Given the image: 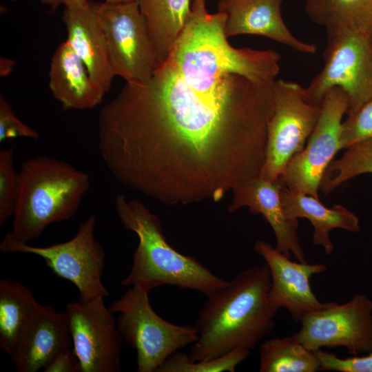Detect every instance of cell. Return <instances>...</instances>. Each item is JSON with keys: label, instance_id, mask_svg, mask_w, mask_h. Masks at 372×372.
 <instances>
[{"label": "cell", "instance_id": "obj_1", "mask_svg": "<svg viewBox=\"0 0 372 372\" xmlns=\"http://www.w3.org/2000/svg\"><path fill=\"white\" fill-rule=\"evenodd\" d=\"M218 21L192 16L167 59L98 114V148L124 187L165 205L218 202L260 176L275 81Z\"/></svg>", "mask_w": 372, "mask_h": 372}, {"label": "cell", "instance_id": "obj_2", "mask_svg": "<svg viewBox=\"0 0 372 372\" xmlns=\"http://www.w3.org/2000/svg\"><path fill=\"white\" fill-rule=\"evenodd\" d=\"M267 263L243 270L207 297L196 320L198 338L189 360L219 357L233 350H251L272 331L278 309L268 297Z\"/></svg>", "mask_w": 372, "mask_h": 372}, {"label": "cell", "instance_id": "obj_3", "mask_svg": "<svg viewBox=\"0 0 372 372\" xmlns=\"http://www.w3.org/2000/svg\"><path fill=\"white\" fill-rule=\"evenodd\" d=\"M114 205L123 225L138 238L130 271L121 282L123 286L137 285L150 291L161 285H172L208 297L227 283L196 258L170 246L158 217L140 200L118 194Z\"/></svg>", "mask_w": 372, "mask_h": 372}, {"label": "cell", "instance_id": "obj_4", "mask_svg": "<svg viewBox=\"0 0 372 372\" xmlns=\"http://www.w3.org/2000/svg\"><path fill=\"white\" fill-rule=\"evenodd\" d=\"M19 176L12 228L6 236L23 243L37 238L50 224L71 219L90 187L87 173L43 155L26 160Z\"/></svg>", "mask_w": 372, "mask_h": 372}, {"label": "cell", "instance_id": "obj_5", "mask_svg": "<svg viewBox=\"0 0 372 372\" xmlns=\"http://www.w3.org/2000/svg\"><path fill=\"white\" fill-rule=\"evenodd\" d=\"M149 291L132 286L110 309L119 316L117 326L123 341L136 352L138 372H156L174 352L198 338L195 325L166 321L151 307Z\"/></svg>", "mask_w": 372, "mask_h": 372}, {"label": "cell", "instance_id": "obj_6", "mask_svg": "<svg viewBox=\"0 0 372 372\" xmlns=\"http://www.w3.org/2000/svg\"><path fill=\"white\" fill-rule=\"evenodd\" d=\"M324 66L304 87V100L320 106L326 93L341 88L349 100L348 114L372 99V37L358 30L327 34Z\"/></svg>", "mask_w": 372, "mask_h": 372}, {"label": "cell", "instance_id": "obj_7", "mask_svg": "<svg viewBox=\"0 0 372 372\" xmlns=\"http://www.w3.org/2000/svg\"><path fill=\"white\" fill-rule=\"evenodd\" d=\"M96 214H90L70 240L48 247H34L13 240L6 236L0 243L3 254H31L41 257L57 276L71 282L78 289L79 300L105 298L110 293L103 283L105 250L95 238Z\"/></svg>", "mask_w": 372, "mask_h": 372}, {"label": "cell", "instance_id": "obj_8", "mask_svg": "<svg viewBox=\"0 0 372 372\" xmlns=\"http://www.w3.org/2000/svg\"><path fill=\"white\" fill-rule=\"evenodd\" d=\"M95 5L115 75L127 83L147 82L160 62L138 2Z\"/></svg>", "mask_w": 372, "mask_h": 372}, {"label": "cell", "instance_id": "obj_9", "mask_svg": "<svg viewBox=\"0 0 372 372\" xmlns=\"http://www.w3.org/2000/svg\"><path fill=\"white\" fill-rule=\"evenodd\" d=\"M299 83L276 80L274 108L268 124L265 160L260 176L274 182L304 147L318 122L320 107L307 103Z\"/></svg>", "mask_w": 372, "mask_h": 372}, {"label": "cell", "instance_id": "obj_10", "mask_svg": "<svg viewBox=\"0 0 372 372\" xmlns=\"http://www.w3.org/2000/svg\"><path fill=\"white\" fill-rule=\"evenodd\" d=\"M293 334L306 348L344 347L353 355L372 351V301L357 294L344 304L328 302L307 313Z\"/></svg>", "mask_w": 372, "mask_h": 372}, {"label": "cell", "instance_id": "obj_11", "mask_svg": "<svg viewBox=\"0 0 372 372\" xmlns=\"http://www.w3.org/2000/svg\"><path fill=\"white\" fill-rule=\"evenodd\" d=\"M348 110L349 100L341 88L335 87L326 93L307 146L290 160L279 178L290 190L319 198L324 173L342 149V119Z\"/></svg>", "mask_w": 372, "mask_h": 372}, {"label": "cell", "instance_id": "obj_12", "mask_svg": "<svg viewBox=\"0 0 372 372\" xmlns=\"http://www.w3.org/2000/svg\"><path fill=\"white\" fill-rule=\"evenodd\" d=\"M103 297L69 302L65 313L80 372H118L123 340Z\"/></svg>", "mask_w": 372, "mask_h": 372}, {"label": "cell", "instance_id": "obj_13", "mask_svg": "<svg viewBox=\"0 0 372 372\" xmlns=\"http://www.w3.org/2000/svg\"><path fill=\"white\" fill-rule=\"evenodd\" d=\"M254 250L269 267L271 286L268 297L274 307L287 309L296 322H300L307 313L322 307L323 302L313 292L310 278L324 272L327 269L324 264L292 261L264 240H257Z\"/></svg>", "mask_w": 372, "mask_h": 372}, {"label": "cell", "instance_id": "obj_14", "mask_svg": "<svg viewBox=\"0 0 372 372\" xmlns=\"http://www.w3.org/2000/svg\"><path fill=\"white\" fill-rule=\"evenodd\" d=\"M65 312L40 304L19 338L11 355L18 372L44 369L59 353L72 348Z\"/></svg>", "mask_w": 372, "mask_h": 372}, {"label": "cell", "instance_id": "obj_15", "mask_svg": "<svg viewBox=\"0 0 372 372\" xmlns=\"http://www.w3.org/2000/svg\"><path fill=\"white\" fill-rule=\"evenodd\" d=\"M281 181L271 182L257 177L234 189L232 200L227 207L234 213L244 207L256 215L260 214L271 226L276 240V249L287 257L293 255L297 261L306 262L298 238V219L285 213L280 196Z\"/></svg>", "mask_w": 372, "mask_h": 372}, {"label": "cell", "instance_id": "obj_16", "mask_svg": "<svg viewBox=\"0 0 372 372\" xmlns=\"http://www.w3.org/2000/svg\"><path fill=\"white\" fill-rule=\"evenodd\" d=\"M282 0H218V12L225 14V33L230 37L254 34L271 39L304 54L317 46L298 39L284 22Z\"/></svg>", "mask_w": 372, "mask_h": 372}, {"label": "cell", "instance_id": "obj_17", "mask_svg": "<svg viewBox=\"0 0 372 372\" xmlns=\"http://www.w3.org/2000/svg\"><path fill=\"white\" fill-rule=\"evenodd\" d=\"M62 20L68 33L66 41L83 62L93 82L105 94L116 75L95 2L90 1L84 7L64 8Z\"/></svg>", "mask_w": 372, "mask_h": 372}, {"label": "cell", "instance_id": "obj_18", "mask_svg": "<svg viewBox=\"0 0 372 372\" xmlns=\"http://www.w3.org/2000/svg\"><path fill=\"white\" fill-rule=\"evenodd\" d=\"M49 87L64 110L92 109L105 94L92 80L81 59L67 41L61 43L51 58Z\"/></svg>", "mask_w": 372, "mask_h": 372}, {"label": "cell", "instance_id": "obj_19", "mask_svg": "<svg viewBox=\"0 0 372 372\" xmlns=\"http://www.w3.org/2000/svg\"><path fill=\"white\" fill-rule=\"evenodd\" d=\"M280 196L288 218H303L311 222L313 227V244L322 247L327 255H331L334 249L329 235L333 229L338 228L350 232L360 230L357 216L341 205L327 207L319 198L291 191L282 181Z\"/></svg>", "mask_w": 372, "mask_h": 372}, {"label": "cell", "instance_id": "obj_20", "mask_svg": "<svg viewBox=\"0 0 372 372\" xmlns=\"http://www.w3.org/2000/svg\"><path fill=\"white\" fill-rule=\"evenodd\" d=\"M191 0H136L158 59L165 61L191 12Z\"/></svg>", "mask_w": 372, "mask_h": 372}, {"label": "cell", "instance_id": "obj_21", "mask_svg": "<svg viewBox=\"0 0 372 372\" xmlns=\"http://www.w3.org/2000/svg\"><path fill=\"white\" fill-rule=\"evenodd\" d=\"M32 290L10 278L0 280V349L11 355L40 306Z\"/></svg>", "mask_w": 372, "mask_h": 372}, {"label": "cell", "instance_id": "obj_22", "mask_svg": "<svg viewBox=\"0 0 372 372\" xmlns=\"http://www.w3.org/2000/svg\"><path fill=\"white\" fill-rule=\"evenodd\" d=\"M304 10L327 34L346 30L371 34L372 0H305Z\"/></svg>", "mask_w": 372, "mask_h": 372}, {"label": "cell", "instance_id": "obj_23", "mask_svg": "<svg viewBox=\"0 0 372 372\" xmlns=\"http://www.w3.org/2000/svg\"><path fill=\"white\" fill-rule=\"evenodd\" d=\"M260 372H316L320 371L316 353L291 335L265 340L259 348Z\"/></svg>", "mask_w": 372, "mask_h": 372}, {"label": "cell", "instance_id": "obj_24", "mask_svg": "<svg viewBox=\"0 0 372 372\" xmlns=\"http://www.w3.org/2000/svg\"><path fill=\"white\" fill-rule=\"evenodd\" d=\"M367 173L372 174V139L349 147L340 158L333 161L324 173L320 189L330 193L344 182Z\"/></svg>", "mask_w": 372, "mask_h": 372}, {"label": "cell", "instance_id": "obj_25", "mask_svg": "<svg viewBox=\"0 0 372 372\" xmlns=\"http://www.w3.org/2000/svg\"><path fill=\"white\" fill-rule=\"evenodd\" d=\"M249 353L250 350L238 349L217 358L192 361L188 354L177 351L167 358L156 372H234Z\"/></svg>", "mask_w": 372, "mask_h": 372}, {"label": "cell", "instance_id": "obj_26", "mask_svg": "<svg viewBox=\"0 0 372 372\" xmlns=\"http://www.w3.org/2000/svg\"><path fill=\"white\" fill-rule=\"evenodd\" d=\"M14 152V147L0 149V226L13 216L19 196L20 176Z\"/></svg>", "mask_w": 372, "mask_h": 372}, {"label": "cell", "instance_id": "obj_27", "mask_svg": "<svg viewBox=\"0 0 372 372\" xmlns=\"http://www.w3.org/2000/svg\"><path fill=\"white\" fill-rule=\"evenodd\" d=\"M372 139V99L342 122L340 132L342 149Z\"/></svg>", "mask_w": 372, "mask_h": 372}, {"label": "cell", "instance_id": "obj_28", "mask_svg": "<svg viewBox=\"0 0 372 372\" xmlns=\"http://www.w3.org/2000/svg\"><path fill=\"white\" fill-rule=\"evenodd\" d=\"M17 137L28 138L38 141L40 135L17 116L12 105L4 96L0 95V141Z\"/></svg>", "mask_w": 372, "mask_h": 372}, {"label": "cell", "instance_id": "obj_29", "mask_svg": "<svg viewBox=\"0 0 372 372\" xmlns=\"http://www.w3.org/2000/svg\"><path fill=\"white\" fill-rule=\"evenodd\" d=\"M316 353L320 370L339 372H372V351L365 355L340 358L336 355L319 349Z\"/></svg>", "mask_w": 372, "mask_h": 372}, {"label": "cell", "instance_id": "obj_30", "mask_svg": "<svg viewBox=\"0 0 372 372\" xmlns=\"http://www.w3.org/2000/svg\"><path fill=\"white\" fill-rule=\"evenodd\" d=\"M45 372H78L80 365L72 347L59 353L44 369Z\"/></svg>", "mask_w": 372, "mask_h": 372}, {"label": "cell", "instance_id": "obj_31", "mask_svg": "<svg viewBox=\"0 0 372 372\" xmlns=\"http://www.w3.org/2000/svg\"><path fill=\"white\" fill-rule=\"evenodd\" d=\"M43 5L48 6L51 11H55L60 6L64 8H78L87 6L90 0H40Z\"/></svg>", "mask_w": 372, "mask_h": 372}, {"label": "cell", "instance_id": "obj_32", "mask_svg": "<svg viewBox=\"0 0 372 372\" xmlns=\"http://www.w3.org/2000/svg\"><path fill=\"white\" fill-rule=\"evenodd\" d=\"M14 64L13 61L6 58H1V65H6V67H1V76H4L8 75L12 70Z\"/></svg>", "mask_w": 372, "mask_h": 372}, {"label": "cell", "instance_id": "obj_33", "mask_svg": "<svg viewBox=\"0 0 372 372\" xmlns=\"http://www.w3.org/2000/svg\"><path fill=\"white\" fill-rule=\"evenodd\" d=\"M206 0H193L191 4V8H201L205 7Z\"/></svg>", "mask_w": 372, "mask_h": 372}, {"label": "cell", "instance_id": "obj_34", "mask_svg": "<svg viewBox=\"0 0 372 372\" xmlns=\"http://www.w3.org/2000/svg\"><path fill=\"white\" fill-rule=\"evenodd\" d=\"M136 1V0H105V1H107L109 3H118V2H126V1Z\"/></svg>", "mask_w": 372, "mask_h": 372}, {"label": "cell", "instance_id": "obj_35", "mask_svg": "<svg viewBox=\"0 0 372 372\" xmlns=\"http://www.w3.org/2000/svg\"><path fill=\"white\" fill-rule=\"evenodd\" d=\"M12 1H17V0H12Z\"/></svg>", "mask_w": 372, "mask_h": 372}, {"label": "cell", "instance_id": "obj_36", "mask_svg": "<svg viewBox=\"0 0 372 372\" xmlns=\"http://www.w3.org/2000/svg\"><path fill=\"white\" fill-rule=\"evenodd\" d=\"M371 37H372V32H371Z\"/></svg>", "mask_w": 372, "mask_h": 372}]
</instances>
